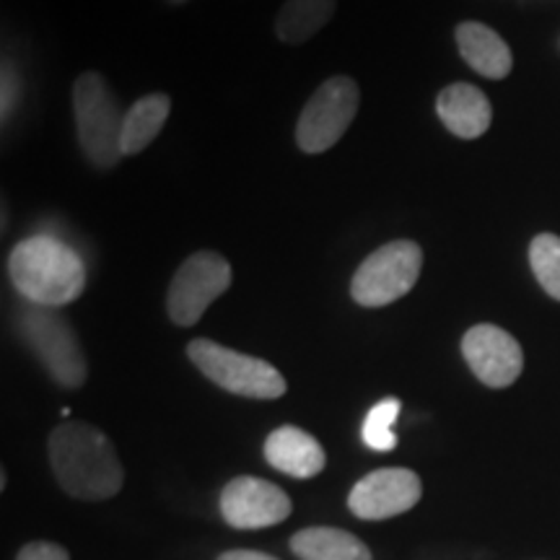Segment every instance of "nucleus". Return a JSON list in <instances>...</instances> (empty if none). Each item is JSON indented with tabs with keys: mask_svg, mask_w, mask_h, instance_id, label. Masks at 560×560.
Returning <instances> with one entry per match:
<instances>
[{
	"mask_svg": "<svg viewBox=\"0 0 560 560\" xmlns=\"http://www.w3.org/2000/svg\"><path fill=\"white\" fill-rule=\"evenodd\" d=\"M436 112L446 130L465 140L480 138L493 122V107H490L488 96L472 83L446 86L436 100Z\"/></svg>",
	"mask_w": 560,
	"mask_h": 560,
	"instance_id": "ddd939ff",
	"label": "nucleus"
},
{
	"mask_svg": "<svg viewBox=\"0 0 560 560\" xmlns=\"http://www.w3.org/2000/svg\"><path fill=\"white\" fill-rule=\"evenodd\" d=\"M75 132L86 159L100 170H112L125 159L122 153V120L107 81L96 70L81 73L73 83Z\"/></svg>",
	"mask_w": 560,
	"mask_h": 560,
	"instance_id": "7ed1b4c3",
	"label": "nucleus"
},
{
	"mask_svg": "<svg viewBox=\"0 0 560 560\" xmlns=\"http://www.w3.org/2000/svg\"><path fill=\"white\" fill-rule=\"evenodd\" d=\"M265 459L272 470L299 480L314 478L327 465V454L319 441L299 425H280L272 431L265 439Z\"/></svg>",
	"mask_w": 560,
	"mask_h": 560,
	"instance_id": "f8f14e48",
	"label": "nucleus"
},
{
	"mask_svg": "<svg viewBox=\"0 0 560 560\" xmlns=\"http://www.w3.org/2000/svg\"><path fill=\"white\" fill-rule=\"evenodd\" d=\"M338 0H285L276 16V37L285 45H304L325 30Z\"/></svg>",
	"mask_w": 560,
	"mask_h": 560,
	"instance_id": "dca6fc26",
	"label": "nucleus"
},
{
	"mask_svg": "<svg viewBox=\"0 0 560 560\" xmlns=\"http://www.w3.org/2000/svg\"><path fill=\"white\" fill-rule=\"evenodd\" d=\"M299 560H374L369 545L353 532L338 527H306L291 537Z\"/></svg>",
	"mask_w": 560,
	"mask_h": 560,
	"instance_id": "2eb2a0df",
	"label": "nucleus"
},
{
	"mask_svg": "<svg viewBox=\"0 0 560 560\" xmlns=\"http://www.w3.org/2000/svg\"><path fill=\"white\" fill-rule=\"evenodd\" d=\"M47 454L58 486L75 501H107L125 486L122 462L107 433L83 420L55 425Z\"/></svg>",
	"mask_w": 560,
	"mask_h": 560,
	"instance_id": "f257e3e1",
	"label": "nucleus"
},
{
	"mask_svg": "<svg viewBox=\"0 0 560 560\" xmlns=\"http://www.w3.org/2000/svg\"><path fill=\"white\" fill-rule=\"evenodd\" d=\"M187 355L215 387L249 400H278L285 395L283 374L272 363L231 350L221 342L198 338L187 346Z\"/></svg>",
	"mask_w": 560,
	"mask_h": 560,
	"instance_id": "39448f33",
	"label": "nucleus"
},
{
	"mask_svg": "<svg viewBox=\"0 0 560 560\" xmlns=\"http://www.w3.org/2000/svg\"><path fill=\"white\" fill-rule=\"evenodd\" d=\"M423 495V482L408 467H382L355 482L348 495L350 514L363 522H384L410 511Z\"/></svg>",
	"mask_w": 560,
	"mask_h": 560,
	"instance_id": "1a4fd4ad",
	"label": "nucleus"
},
{
	"mask_svg": "<svg viewBox=\"0 0 560 560\" xmlns=\"http://www.w3.org/2000/svg\"><path fill=\"white\" fill-rule=\"evenodd\" d=\"M19 332L52 382L66 389L83 387L89 376V361L83 355L73 327L52 306L30 304L19 314Z\"/></svg>",
	"mask_w": 560,
	"mask_h": 560,
	"instance_id": "20e7f679",
	"label": "nucleus"
},
{
	"mask_svg": "<svg viewBox=\"0 0 560 560\" xmlns=\"http://www.w3.org/2000/svg\"><path fill=\"white\" fill-rule=\"evenodd\" d=\"M231 285V265L219 252H195L174 272L170 293H166V312L179 327H192L215 299L223 296Z\"/></svg>",
	"mask_w": 560,
	"mask_h": 560,
	"instance_id": "6e6552de",
	"label": "nucleus"
},
{
	"mask_svg": "<svg viewBox=\"0 0 560 560\" xmlns=\"http://www.w3.org/2000/svg\"><path fill=\"white\" fill-rule=\"evenodd\" d=\"M423 270V249L410 240H395L371 252L350 280V296L359 306L380 310L408 296Z\"/></svg>",
	"mask_w": 560,
	"mask_h": 560,
	"instance_id": "423d86ee",
	"label": "nucleus"
},
{
	"mask_svg": "<svg viewBox=\"0 0 560 560\" xmlns=\"http://www.w3.org/2000/svg\"><path fill=\"white\" fill-rule=\"evenodd\" d=\"M172 112V100L166 94H149L125 112L122 120V153L136 156L156 140Z\"/></svg>",
	"mask_w": 560,
	"mask_h": 560,
	"instance_id": "f3484780",
	"label": "nucleus"
},
{
	"mask_svg": "<svg viewBox=\"0 0 560 560\" xmlns=\"http://www.w3.org/2000/svg\"><path fill=\"white\" fill-rule=\"evenodd\" d=\"M462 355L486 387L503 389L520 380L524 369L522 346L499 325H475L462 338Z\"/></svg>",
	"mask_w": 560,
	"mask_h": 560,
	"instance_id": "9b49d317",
	"label": "nucleus"
},
{
	"mask_svg": "<svg viewBox=\"0 0 560 560\" xmlns=\"http://www.w3.org/2000/svg\"><path fill=\"white\" fill-rule=\"evenodd\" d=\"M402 402L397 397H387V400L376 402L374 408L369 410L366 420H363V444L369 446L371 452H392L397 446V433L392 431L395 429V420L400 416Z\"/></svg>",
	"mask_w": 560,
	"mask_h": 560,
	"instance_id": "a211bd4d",
	"label": "nucleus"
},
{
	"mask_svg": "<svg viewBox=\"0 0 560 560\" xmlns=\"http://www.w3.org/2000/svg\"><path fill=\"white\" fill-rule=\"evenodd\" d=\"M172 3H187V0H172Z\"/></svg>",
	"mask_w": 560,
	"mask_h": 560,
	"instance_id": "4be33fe9",
	"label": "nucleus"
},
{
	"mask_svg": "<svg viewBox=\"0 0 560 560\" xmlns=\"http://www.w3.org/2000/svg\"><path fill=\"white\" fill-rule=\"evenodd\" d=\"M9 272L16 291L30 304H73L86 289V268L68 244L50 236H32L19 242L9 255Z\"/></svg>",
	"mask_w": 560,
	"mask_h": 560,
	"instance_id": "f03ea898",
	"label": "nucleus"
},
{
	"mask_svg": "<svg viewBox=\"0 0 560 560\" xmlns=\"http://www.w3.org/2000/svg\"><path fill=\"white\" fill-rule=\"evenodd\" d=\"M215 560H280V558L270 556V552H262V550H226V552H221Z\"/></svg>",
	"mask_w": 560,
	"mask_h": 560,
	"instance_id": "412c9836",
	"label": "nucleus"
},
{
	"mask_svg": "<svg viewBox=\"0 0 560 560\" xmlns=\"http://www.w3.org/2000/svg\"><path fill=\"white\" fill-rule=\"evenodd\" d=\"M361 91L350 75H332L314 91L301 109L296 125V143L304 153H325L346 136L350 122L359 115Z\"/></svg>",
	"mask_w": 560,
	"mask_h": 560,
	"instance_id": "0eeeda50",
	"label": "nucleus"
},
{
	"mask_svg": "<svg viewBox=\"0 0 560 560\" xmlns=\"http://www.w3.org/2000/svg\"><path fill=\"white\" fill-rule=\"evenodd\" d=\"M457 45L459 55L470 68L478 70L486 79L501 81L511 73L514 66V55L509 45L495 34L490 26L478 24V21H465L457 26Z\"/></svg>",
	"mask_w": 560,
	"mask_h": 560,
	"instance_id": "4468645a",
	"label": "nucleus"
},
{
	"mask_svg": "<svg viewBox=\"0 0 560 560\" xmlns=\"http://www.w3.org/2000/svg\"><path fill=\"white\" fill-rule=\"evenodd\" d=\"M221 516L234 529H265L276 527L291 516V499L276 482L240 475L229 480L221 490Z\"/></svg>",
	"mask_w": 560,
	"mask_h": 560,
	"instance_id": "9d476101",
	"label": "nucleus"
},
{
	"mask_svg": "<svg viewBox=\"0 0 560 560\" xmlns=\"http://www.w3.org/2000/svg\"><path fill=\"white\" fill-rule=\"evenodd\" d=\"M529 265L540 285L560 301V236L540 234L529 247Z\"/></svg>",
	"mask_w": 560,
	"mask_h": 560,
	"instance_id": "6ab92c4d",
	"label": "nucleus"
},
{
	"mask_svg": "<svg viewBox=\"0 0 560 560\" xmlns=\"http://www.w3.org/2000/svg\"><path fill=\"white\" fill-rule=\"evenodd\" d=\"M16 560H70V556H68V550L58 542L37 540V542L24 545V548L19 550Z\"/></svg>",
	"mask_w": 560,
	"mask_h": 560,
	"instance_id": "aec40b11",
	"label": "nucleus"
}]
</instances>
